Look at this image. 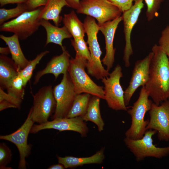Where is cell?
I'll return each instance as SVG.
<instances>
[{"label": "cell", "instance_id": "cell-40", "mask_svg": "<svg viewBox=\"0 0 169 169\" xmlns=\"http://www.w3.org/2000/svg\"><path fill=\"white\" fill-rule=\"evenodd\" d=\"M65 168L64 166L62 164L59 163L58 164L52 165L48 169H64Z\"/></svg>", "mask_w": 169, "mask_h": 169}, {"label": "cell", "instance_id": "cell-6", "mask_svg": "<svg viewBox=\"0 0 169 169\" xmlns=\"http://www.w3.org/2000/svg\"><path fill=\"white\" fill-rule=\"evenodd\" d=\"M156 133L155 130L149 129L140 139L135 140L126 137L124 138L125 145L133 153L137 161H143L147 157L160 159L169 155V146L159 147L153 144L152 137Z\"/></svg>", "mask_w": 169, "mask_h": 169}, {"label": "cell", "instance_id": "cell-36", "mask_svg": "<svg viewBox=\"0 0 169 169\" xmlns=\"http://www.w3.org/2000/svg\"><path fill=\"white\" fill-rule=\"evenodd\" d=\"M9 108H17L15 105L6 100H3L0 101V111Z\"/></svg>", "mask_w": 169, "mask_h": 169}, {"label": "cell", "instance_id": "cell-17", "mask_svg": "<svg viewBox=\"0 0 169 169\" xmlns=\"http://www.w3.org/2000/svg\"><path fill=\"white\" fill-rule=\"evenodd\" d=\"M61 49L62 53L61 54L53 57L45 67L37 73L34 77V84H37L41 77L45 74H51L56 79L60 74H64L68 72L70 55L64 47Z\"/></svg>", "mask_w": 169, "mask_h": 169}, {"label": "cell", "instance_id": "cell-37", "mask_svg": "<svg viewBox=\"0 0 169 169\" xmlns=\"http://www.w3.org/2000/svg\"><path fill=\"white\" fill-rule=\"evenodd\" d=\"M27 0H0L1 7L9 4H14L25 3Z\"/></svg>", "mask_w": 169, "mask_h": 169}, {"label": "cell", "instance_id": "cell-27", "mask_svg": "<svg viewBox=\"0 0 169 169\" xmlns=\"http://www.w3.org/2000/svg\"><path fill=\"white\" fill-rule=\"evenodd\" d=\"M28 11L25 3L17 4L14 8L7 9H0V25H1L7 20L14 18H16L23 13Z\"/></svg>", "mask_w": 169, "mask_h": 169}, {"label": "cell", "instance_id": "cell-41", "mask_svg": "<svg viewBox=\"0 0 169 169\" xmlns=\"http://www.w3.org/2000/svg\"><path fill=\"white\" fill-rule=\"evenodd\" d=\"M168 99H169V98H168Z\"/></svg>", "mask_w": 169, "mask_h": 169}, {"label": "cell", "instance_id": "cell-4", "mask_svg": "<svg viewBox=\"0 0 169 169\" xmlns=\"http://www.w3.org/2000/svg\"><path fill=\"white\" fill-rule=\"evenodd\" d=\"M149 96L144 86H142L137 100L134 103L127 113L131 117V124L125 133V137L138 140L142 138L147 130L146 126L149 120H145L147 112L151 109L152 101L149 99Z\"/></svg>", "mask_w": 169, "mask_h": 169}, {"label": "cell", "instance_id": "cell-14", "mask_svg": "<svg viewBox=\"0 0 169 169\" xmlns=\"http://www.w3.org/2000/svg\"><path fill=\"white\" fill-rule=\"evenodd\" d=\"M54 129L60 131H71L79 133L82 137L86 136L89 128L82 117L57 118L43 124L33 125L30 133L35 134L45 129Z\"/></svg>", "mask_w": 169, "mask_h": 169}, {"label": "cell", "instance_id": "cell-26", "mask_svg": "<svg viewBox=\"0 0 169 169\" xmlns=\"http://www.w3.org/2000/svg\"><path fill=\"white\" fill-rule=\"evenodd\" d=\"M49 53V51L48 50L41 52L38 54L34 59L29 60L28 64L24 69L20 70L18 75L22 78L25 87L32 77L37 65L39 63L42 58Z\"/></svg>", "mask_w": 169, "mask_h": 169}, {"label": "cell", "instance_id": "cell-30", "mask_svg": "<svg viewBox=\"0 0 169 169\" xmlns=\"http://www.w3.org/2000/svg\"><path fill=\"white\" fill-rule=\"evenodd\" d=\"M147 9L146 16L148 21L153 19L158 14L161 3L163 0H145Z\"/></svg>", "mask_w": 169, "mask_h": 169}, {"label": "cell", "instance_id": "cell-13", "mask_svg": "<svg viewBox=\"0 0 169 169\" xmlns=\"http://www.w3.org/2000/svg\"><path fill=\"white\" fill-rule=\"evenodd\" d=\"M134 1V3L131 8L123 12L121 15L123 22L125 41L123 59L126 67H128L130 65V58L133 53L131 41V32L144 6L143 0Z\"/></svg>", "mask_w": 169, "mask_h": 169}, {"label": "cell", "instance_id": "cell-28", "mask_svg": "<svg viewBox=\"0 0 169 169\" xmlns=\"http://www.w3.org/2000/svg\"><path fill=\"white\" fill-rule=\"evenodd\" d=\"M24 87L22 78L18 75L11 80L6 89L9 94L23 100L24 95Z\"/></svg>", "mask_w": 169, "mask_h": 169}, {"label": "cell", "instance_id": "cell-10", "mask_svg": "<svg viewBox=\"0 0 169 169\" xmlns=\"http://www.w3.org/2000/svg\"><path fill=\"white\" fill-rule=\"evenodd\" d=\"M53 93L56 105L52 120L66 117L77 95L68 72L63 74L60 83L54 87Z\"/></svg>", "mask_w": 169, "mask_h": 169}, {"label": "cell", "instance_id": "cell-24", "mask_svg": "<svg viewBox=\"0 0 169 169\" xmlns=\"http://www.w3.org/2000/svg\"><path fill=\"white\" fill-rule=\"evenodd\" d=\"M62 21L74 39L84 38L85 31L84 23L79 19L74 10L64 14Z\"/></svg>", "mask_w": 169, "mask_h": 169}, {"label": "cell", "instance_id": "cell-8", "mask_svg": "<svg viewBox=\"0 0 169 169\" xmlns=\"http://www.w3.org/2000/svg\"><path fill=\"white\" fill-rule=\"evenodd\" d=\"M31 118L34 122L42 124L48 121L55 112L56 101L52 86L49 85L40 88L33 96Z\"/></svg>", "mask_w": 169, "mask_h": 169}, {"label": "cell", "instance_id": "cell-39", "mask_svg": "<svg viewBox=\"0 0 169 169\" xmlns=\"http://www.w3.org/2000/svg\"><path fill=\"white\" fill-rule=\"evenodd\" d=\"M0 53L1 55H7L9 53H10L9 47L8 46L6 47H0Z\"/></svg>", "mask_w": 169, "mask_h": 169}, {"label": "cell", "instance_id": "cell-22", "mask_svg": "<svg viewBox=\"0 0 169 169\" xmlns=\"http://www.w3.org/2000/svg\"><path fill=\"white\" fill-rule=\"evenodd\" d=\"M0 38L5 42L9 47L12 59L20 69H24L29 61L25 56L21 48L19 38L15 34L10 36L0 35Z\"/></svg>", "mask_w": 169, "mask_h": 169}, {"label": "cell", "instance_id": "cell-29", "mask_svg": "<svg viewBox=\"0 0 169 169\" xmlns=\"http://www.w3.org/2000/svg\"><path fill=\"white\" fill-rule=\"evenodd\" d=\"M71 45L76 52V55L82 56L87 59L88 62L91 61V57L89 48L84 38H79L71 40Z\"/></svg>", "mask_w": 169, "mask_h": 169}, {"label": "cell", "instance_id": "cell-5", "mask_svg": "<svg viewBox=\"0 0 169 169\" xmlns=\"http://www.w3.org/2000/svg\"><path fill=\"white\" fill-rule=\"evenodd\" d=\"M44 7L25 12L18 17L0 25V31L11 32L20 40L27 39L38 29L40 25L39 17Z\"/></svg>", "mask_w": 169, "mask_h": 169}, {"label": "cell", "instance_id": "cell-32", "mask_svg": "<svg viewBox=\"0 0 169 169\" xmlns=\"http://www.w3.org/2000/svg\"><path fill=\"white\" fill-rule=\"evenodd\" d=\"M169 59V25L161 32L159 40V45Z\"/></svg>", "mask_w": 169, "mask_h": 169}, {"label": "cell", "instance_id": "cell-21", "mask_svg": "<svg viewBox=\"0 0 169 169\" xmlns=\"http://www.w3.org/2000/svg\"><path fill=\"white\" fill-rule=\"evenodd\" d=\"M65 6H68L66 0H48L41 13L39 19L52 20L55 26H59L63 19L60 13Z\"/></svg>", "mask_w": 169, "mask_h": 169}, {"label": "cell", "instance_id": "cell-12", "mask_svg": "<svg viewBox=\"0 0 169 169\" xmlns=\"http://www.w3.org/2000/svg\"><path fill=\"white\" fill-rule=\"evenodd\" d=\"M149 115L150 119L146 130H156L160 141H169V99L159 105L153 102Z\"/></svg>", "mask_w": 169, "mask_h": 169}, {"label": "cell", "instance_id": "cell-35", "mask_svg": "<svg viewBox=\"0 0 169 169\" xmlns=\"http://www.w3.org/2000/svg\"><path fill=\"white\" fill-rule=\"evenodd\" d=\"M48 0H27L25 3L28 11H31L37 8L45 6Z\"/></svg>", "mask_w": 169, "mask_h": 169}, {"label": "cell", "instance_id": "cell-3", "mask_svg": "<svg viewBox=\"0 0 169 169\" xmlns=\"http://www.w3.org/2000/svg\"><path fill=\"white\" fill-rule=\"evenodd\" d=\"M88 60L75 55L71 58L68 72L77 95L87 93L104 99L103 88L98 85L90 78L85 71Z\"/></svg>", "mask_w": 169, "mask_h": 169}, {"label": "cell", "instance_id": "cell-1", "mask_svg": "<svg viewBox=\"0 0 169 169\" xmlns=\"http://www.w3.org/2000/svg\"><path fill=\"white\" fill-rule=\"evenodd\" d=\"M148 80L144 86L153 102L159 105L169 97V59L160 46L152 47Z\"/></svg>", "mask_w": 169, "mask_h": 169}, {"label": "cell", "instance_id": "cell-33", "mask_svg": "<svg viewBox=\"0 0 169 169\" xmlns=\"http://www.w3.org/2000/svg\"><path fill=\"white\" fill-rule=\"evenodd\" d=\"M6 100L15 105L18 109H20L22 100L4 91L3 89L0 87V101Z\"/></svg>", "mask_w": 169, "mask_h": 169}, {"label": "cell", "instance_id": "cell-23", "mask_svg": "<svg viewBox=\"0 0 169 169\" xmlns=\"http://www.w3.org/2000/svg\"><path fill=\"white\" fill-rule=\"evenodd\" d=\"M100 98L94 96L91 97L86 112L82 117L84 121H90L97 126L98 131L101 132L104 130V122L100 114Z\"/></svg>", "mask_w": 169, "mask_h": 169}, {"label": "cell", "instance_id": "cell-11", "mask_svg": "<svg viewBox=\"0 0 169 169\" xmlns=\"http://www.w3.org/2000/svg\"><path fill=\"white\" fill-rule=\"evenodd\" d=\"M31 112L30 109L24 122L17 130L9 135L0 136V139L9 141L17 147L20 156L19 169H26L25 158L30 155L32 148V145L27 143L28 134L34 123L31 118Z\"/></svg>", "mask_w": 169, "mask_h": 169}, {"label": "cell", "instance_id": "cell-20", "mask_svg": "<svg viewBox=\"0 0 169 169\" xmlns=\"http://www.w3.org/2000/svg\"><path fill=\"white\" fill-rule=\"evenodd\" d=\"M20 69L12 59L7 55H0V85L6 89L11 80L18 75Z\"/></svg>", "mask_w": 169, "mask_h": 169}, {"label": "cell", "instance_id": "cell-2", "mask_svg": "<svg viewBox=\"0 0 169 169\" xmlns=\"http://www.w3.org/2000/svg\"><path fill=\"white\" fill-rule=\"evenodd\" d=\"M84 24L87 36V43L89 45L91 60L87 62L86 68L88 73L98 80L108 76L110 74L103 66L100 59L102 54L97 39L99 26L93 18L87 16Z\"/></svg>", "mask_w": 169, "mask_h": 169}, {"label": "cell", "instance_id": "cell-9", "mask_svg": "<svg viewBox=\"0 0 169 169\" xmlns=\"http://www.w3.org/2000/svg\"><path fill=\"white\" fill-rule=\"evenodd\" d=\"M76 12L96 19L98 25L113 20L122 13L107 0H81Z\"/></svg>", "mask_w": 169, "mask_h": 169}, {"label": "cell", "instance_id": "cell-34", "mask_svg": "<svg viewBox=\"0 0 169 169\" xmlns=\"http://www.w3.org/2000/svg\"><path fill=\"white\" fill-rule=\"evenodd\" d=\"M118 8L122 12L127 10L133 5L134 0H107Z\"/></svg>", "mask_w": 169, "mask_h": 169}, {"label": "cell", "instance_id": "cell-15", "mask_svg": "<svg viewBox=\"0 0 169 169\" xmlns=\"http://www.w3.org/2000/svg\"><path fill=\"white\" fill-rule=\"evenodd\" d=\"M153 55L151 51L144 59L136 62L129 84L124 91V100L126 106L129 104L137 88L145 86L148 80L150 65Z\"/></svg>", "mask_w": 169, "mask_h": 169}, {"label": "cell", "instance_id": "cell-25", "mask_svg": "<svg viewBox=\"0 0 169 169\" xmlns=\"http://www.w3.org/2000/svg\"><path fill=\"white\" fill-rule=\"evenodd\" d=\"M90 98V95L87 93L77 95L66 117H82L86 112Z\"/></svg>", "mask_w": 169, "mask_h": 169}, {"label": "cell", "instance_id": "cell-38", "mask_svg": "<svg viewBox=\"0 0 169 169\" xmlns=\"http://www.w3.org/2000/svg\"><path fill=\"white\" fill-rule=\"evenodd\" d=\"M68 7L77 9L80 5L79 0H66Z\"/></svg>", "mask_w": 169, "mask_h": 169}, {"label": "cell", "instance_id": "cell-31", "mask_svg": "<svg viewBox=\"0 0 169 169\" xmlns=\"http://www.w3.org/2000/svg\"><path fill=\"white\" fill-rule=\"evenodd\" d=\"M12 153L9 148L4 143H0V168L11 169L7 166L12 160Z\"/></svg>", "mask_w": 169, "mask_h": 169}, {"label": "cell", "instance_id": "cell-19", "mask_svg": "<svg viewBox=\"0 0 169 169\" xmlns=\"http://www.w3.org/2000/svg\"><path fill=\"white\" fill-rule=\"evenodd\" d=\"M48 21L43 19L40 20V25L45 28L46 33L45 46L49 43H53L62 48L63 40L71 38L72 35L64 26L59 28L52 25Z\"/></svg>", "mask_w": 169, "mask_h": 169}, {"label": "cell", "instance_id": "cell-16", "mask_svg": "<svg viewBox=\"0 0 169 169\" xmlns=\"http://www.w3.org/2000/svg\"><path fill=\"white\" fill-rule=\"evenodd\" d=\"M122 20L121 16L103 24L98 25L99 30L104 35L105 44L106 54L101 62L109 71L112 67L115 60L116 49L114 48L113 41L116 30Z\"/></svg>", "mask_w": 169, "mask_h": 169}, {"label": "cell", "instance_id": "cell-18", "mask_svg": "<svg viewBox=\"0 0 169 169\" xmlns=\"http://www.w3.org/2000/svg\"><path fill=\"white\" fill-rule=\"evenodd\" d=\"M104 151L105 148L103 147L94 155L88 157L57 156V158L59 163L63 165L65 168H72L85 164L102 163L105 158Z\"/></svg>", "mask_w": 169, "mask_h": 169}, {"label": "cell", "instance_id": "cell-7", "mask_svg": "<svg viewBox=\"0 0 169 169\" xmlns=\"http://www.w3.org/2000/svg\"><path fill=\"white\" fill-rule=\"evenodd\" d=\"M122 69L117 64L109 76L101 79L104 85V99L108 107L115 110L127 111L124 100V93L120 82L123 77Z\"/></svg>", "mask_w": 169, "mask_h": 169}]
</instances>
